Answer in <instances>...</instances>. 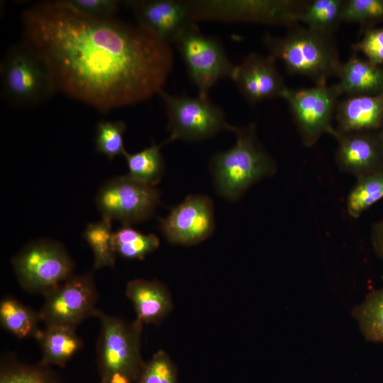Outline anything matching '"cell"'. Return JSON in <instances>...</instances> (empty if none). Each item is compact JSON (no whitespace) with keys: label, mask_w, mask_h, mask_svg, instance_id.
Wrapping results in <instances>:
<instances>
[{"label":"cell","mask_w":383,"mask_h":383,"mask_svg":"<svg viewBox=\"0 0 383 383\" xmlns=\"http://www.w3.org/2000/svg\"><path fill=\"white\" fill-rule=\"evenodd\" d=\"M23 42L46 62L57 91L100 112L135 105L163 90L170 44L141 25L43 1L21 14Z\"/></svg>","instance_id":"6da1fadb"},{"label":"cell","mask_w":383,"mask_h":383,"mask_svg":"<svg viewBox=\"0 0 383 383\" xmlns=\"http://www.w3.org/2000/svg\"><path fill=\"white\" fill-rule=\"evenodd\" d=\"M292 27L282 37L264 36L269 55L279 60L288 72L309 77L316 84H327L330 78L338 77L343 62L332 36L307 27Z\"/></svg>","instance_id":"7a4b0ae2"},{"label":"cell","mask_w":383,"mask_h":383,"mask_svg":"<svg viewBox=\"0 0 383 383\" xmlns=\"http://www.w3.org/2000/svg\"><path fill=\"white\" fill-rule=\"evenodd\" d=\"M235 142L228 150L216 153L211 168L217 191L223 197L236 199L250 185L274 173L275 162L260 144L255 125L232 126Z\"/></svg>","instance_id":"3957f363"},{"label":"cell","mask_w":383,"mask_h":383,"mask_svg":"<svg viewBox=\"0 0 383 383\" xmlns=\"http://www.w3.org/2000/svg\"><path fill=\"white\" fill-rule=\"evenodd\" d=\"M100 321L97 342V367L101 381L135 383L143 367L140 335L143 324L127 322L97 309Z\"/></svg>","instance_id":"277c9868"},{"label":"cell","mask_w":383,"mask_h":383,"mask_svg":"<svg viewBox=\"0 0 383 383\" xmlns=\"http://www.w3.org/2000/svg\"><path fill=\"white\" fill-rule=\"evenodd\" d=\"M1 94L15 107L39 105L57 91L50 70L23 41L9 48L0 65Z\"/></svg>","instance_id":"5b68a950"},{"label":"cell","mask_w":383,"mask_h":383,"mask_svg":"<svg viewBox=\"0 0 383 383\" xmlns=\"http://www.w3.org/2000/svg\"><path fill=\"white\" fill-rule=\"evenodd\" d=\"M190 20L294 26L306 1L294 0L187 1Z\"/></svg>","instance_id":"8992f818"},{"label":"cell","mask_w":383,"mask_h":383,"mask_svg":"<svg viewBox=\"0 0 383 383\" xmlns=\"http://www.w3.org/2000/svg\"><path fill=\"white\" fill-rule=\"evenodd\" d=\"M12 265L24 290L43 295L73 276L74 269L66 249L49 239L27 245L13 258Z\"/></svg>","instance_id":"52a82bcc"},{"label":"cell","mask_w":383,"mask_h":383,"mask_svg":"<svg viewBox=\"0 0 383 383\" xmlns=\"http://www.w3.org/2000/svg\"><path fill=\"white\" fill-rule=\"evenodd\" d=\"M159 95L165 106L170 133L166 143L175 140H203L232 127L223 110L208 97L171 95L164 90Z\"/></svg>","instance_id":"ba28073f"},{"label":"cell","mask_w":383,"mask_h":383,"mask_svg":"<svg viewBox=\"0 0 383 383\" xmlns=\"http://www.w3.org/2000/svg\"><path fill=\"white\" fill-rule=\"evenodd\" d=\"M198 96L207 98L209 90L221 79L231 77L235 67L221 44L204 35L195 22L189 23L174 42Z\"/></svg>","instance_id":"9c48e42d"},{"label":"cell","mask_w":383,"mask_h":383,"mask_svg":"<svg viewBox=\"0 0 383 383\" xmlns=\"http://www.w3.org/2000/svg\"><path fill=\"white\" fill-rule=\"evenodd\" d=\"M95 201L102 218L129 226L153 215L160 202V193L155 187L127 174L106 181L99 188Z\"/></svg>","instance_id":"30bf717a"},{"label":"cell","mask_w":383,"mask_h":383,"mask_svg":"<svg viewBox=\"0 0 383 383\" xmlns=\"http://www.w3.org/2000/svg\"><path fill=\"white\" fill-rule=\"evenodd\" d=\"M340 96L335 84L302 89L287 87L284 91L281 97L287 102L306 146H313L325 133L331 135L335 129L331 119Z\"/></svg>","instance_id":"8fae6325"},{"label":"cell","mask_w":383,"mask_h":383,"mask_svg":"<svg viewBox=\"0 0 383 383\" xmlns=\"http://www.w3.org/2000/svg\"><path fill=\"white\" fill-rule=\"evenodd\" d=\"M44 296L38 313L45 326L76 328L97 310L98 292L92 271L72 276Z\"/></svg>","instance_id":"7c38bea8"},{"label":"cell","mask_w":383,"mask_h":383,"mask_svg":"<svg viewBox=\"0 0 383 383\" xmlns=\"http://www.w3.org/2000/svg\"><path fill=\"white\" fill-rule=\"evenodd\" d=\"M213 204L204 195L188 196L160 219V229L172 244L190 245L209 238L214 229Z\"/></svg>","instance_id":"4fadbf2b"},{"label":"cell","mask_w":383,"mask_h":383,"mask_svg":"<svg viewBox=\"0 0 383 383\" xmlns=\"http://www.w3.org/2000/svg\"><path fill=\"white\" fill-rule=\"evenodd\" d=\"M243 97L255 105L274 97H281L287 87L270 55L250 53L235 65L230 77Z\"/></svg>","instance_id":"5bb4252c"},{"label":"cell","mask_w":383,"mask_h":383,"mask_svg":"<svg viewBox=\"0 0 383 383\" xmlns=\"http://www.w3.org/2000/svg\"><path fill=\"white\" fill-rule=\"evenodd\" d=\"M337 140L339 168L357 178L383 170V150L379 133L370 131L331 133Z\"/></svg>","instance_id":"9a60e30c"},{"label":"cell","mask_w":383,"mask_h":383,"mask_svg":"<svg viewBox=\"0 0 383 383\" xmlns=\"http://www.w3.org/2000/svg\"><path fill=\"white\" fill-rule=\"evenodd\" d=\"M126 4L132 9L138 24L161 40L174 43L191 22L187 1L134 0Z\"/></svg>","instance_id":"2e32d148"},{"label":"cell","mask_w":383,"mask_h":383,"mask_svg":"<svg viewBox=\"0 0 383 383\" xmlns=\"http://www.w3.org/2000/svg\"><path fill=\"white\" fill-rule=\"evenodd\" d=\"M338 126L340 132H364L383 126V93L347 96L338 103Z\"/></svg>","instance_id":"e0dca14e"},{"label":"cell","mask_w":383,"mask_h":383,"mask_svg":"<svg viewBox=\"0 0 383 383\" xmlns=\"http://www.w3.org/2000/svg\"><path fill=\"white\" fill-rule=\"evenodd\" d=\"M126 295L133 304L136 320L142 324L157 323L172 309L170 292L157 280H131L126 284Z\"/></svg>","instance_id":"ac0fdd59"},{"label":"cell","mask_w":383,"mask_h":383,"mask_svg":"<svg viewBox=\"0 0 383 383\" xmlns=\"http://www.w3.org/2000/svg\"><path fill=\"white\" fill-rule=\"evenodd\" d=\"M336 86L340 95H376L383 93V65H376L355 55L343 62Z\"/></svg>","instance_id":"d6986e66"},{"label":"cell","mask_w":383,"mask_h":383,"mask_svg":"<svg viewBox=\"0 0 383 383\" xmlns=\"http://www.w3.org/2000/svg\"><path fill=\"white\" fill-rule=\"evenodd\" d=\"M34 338L42 353L39 363L45 366L65 367L83 345L76 328L63 326H45Z\"/></svg>","instance_id":"ffe728a7"},{"label":"cell","mask_w":383,"mask_h":383,"mask_svg":"<svg viewBox=\"0 0 383 383\" xmlns=\"http://www.w3.org/2000/svg\"><path fill=\"white\" fill-rule=\"evenodd\" d=\"M38 312L17 299L6 296L0 302V322L9 333L18 338L35 337L40 330Z\"/></svg>","instance_id":"44dd1931"},{"label":"cell","mask_w":383,"mask_h":383,"mask_svg":"<svg viewBox=\"0 0 383 383\" xmlns=\"http://www.w3.org/2000/svg\"><path fill=\"white\" fill-rule=\"evenodd\" d=\"M345 0H313L306 1L299 22L321 34L332 36L342 21Z\"/></svg>","instance_id":"7402d4cb"},{"label":"cell","mask_w":383,"mask_h":383,"mask_svg":"<svg viewBox=\"0 0 383 383\" xmlns=\"http://www.w3.org/2000/svg\"><path fill=\"white\" fill-rule=\"evenodd\" d=\"M162 144L150 146L131 154L127 151L123 156L128 167V175L132 178L155 187L160 180L165 170L161 153Z\"/></svg>","instance_id":"603a6c76"},{"label":"cell","mask_w":383,"mask_h":383,"mask_svg":"<svg viewBox=\"0 0 383 383\" xmlns=\"http://www.w3.org/2000/svg\"><path fill=\"white\" fill-rule=\"evenodd\" d=\"M353 316L366 340L383 343V287L370 292Z\"/></svg>","instance_id":"cb8c5ba5"},{"label":"cell","mask_w":383,"mask_h":383,"mask_svg":"<svg viewBox=\"0 0 383 383\" xmlns=\"http://www.w3.org/2000/svg\"><path fill=\"white\" fill-rule=\"evenodd\" d=\"M383 198V170L357 178L346 200L348 214L353 218Z\"/></svg>","instance_id":"d4e9b609"},{"label":"cell","mask_w":383,"mask_h":383,"mask_svg":"<svg viewBox=\"0 0 383 383\" xmlns=\"http://www.w3.org/2000/svg\"><path fill=\"white\" fill-rule=\"evenodd\" d=\"M113 244L116 255L130 260H143L157 249L160 240L154 234H143L130 226L113 232Z\"/></svg>","instance_id":"484cf974"},{"label":"cell","mask_w":383,"mask_h":383,"mask_svg":"<svg viewBox=\"0 0 383 383\" xmlns=\"http://www.w3.org/2000/svg\"><path fill=\"white\" fill-rule=\"evenodd\" d=\"M113 235L111 221L107 219L87 226L83 236L92 250L94 269L114 266L116 253Z\"/></svg>","instance_id":"4316f807"},{"label":"cell","mask_w":383,"mask_h":383,"mask_svg":"<svg viewBox=\"0 0 383 383\" xmlns=\"http://www.w3.org/2000/svg\"><path fill=\"white\" fill-rule=\"evenodd\" d=\"M45 366L18 362L11 356L1 361L0 383H60L54 372Z\"/></svg>","instance_id":"83f0119b"},{"label":"cell","mask_w":383,"mask_h":383,"mask_svg":"<svg viewBox=\"0 0 383 383\" xmlns=\"http://www.w3.org/2000/svg\"><path fill=\"white\" fill-rule=\"evenodd\" d=\"M126 125L123 121H101L96 127L94 143L96 151L112 160L126 152L123 135Z\"/></svg>","instance_id":"f1b7e54d"},{"label":"cell","mask_w":383,"mask_h":383,"mask_svg":"<svg viewBox=\"0 0 383 383\" xmlns=\"http://www.w3.org/2000/svg\"><path fill=\"white\" fill-rule=\"evenodd\" d=\"M135 383H177V367L164 350H159L145 362Z\"/></svg>","instance_id":"f546056e"},{"label":"cell","mask_w":383,"mask_h":383,"mask_svg":"<svg viewBox=\"0 0 383 383\" xmlns=\"http://www.w3.org/2000/svg\"><path fill=\"white\" fill-rule=\"evenodd\" d=\"M383 20V0H345L342 21L365 24Z\"/></svg>","instance_id":"4dcf8cb0"},{"label":"cell","mask_w":383,"mask_h":383,"mask_svg":"<svg viewBox=\"0 0 383 383\" xmlns=\"http://www.w3.org/2000/svg\"><path fill=\"white\" fill-rule=\"evenodd\" d=\"M353 50L362 52L372 64L383 65V27L367 29Z\"/></svg>","instance_id":"1f68e13d"},{"label":"cell","mask_w":383,"mask_h":383,"mask_svg":"<svg viewBox=\"0 0 383 383\" xmlns=\"http://www.w3.org/2000/svg\"><path fill=\"white\" fill-rule=\"evenodd\" d=\"M75 9L99 17H114L121 1L116 0H65Z\"/></svg>","instance_id":"d6a6232c"},{"label":"cell","mask_w":383,"mask_h":383,"mask_svg":"<svg viewBox=\"0 0 383 383\" xmlns=\"http://www.w3.org/2000/svg\"><path fill=\"white\" fill-rule=\"evenodd\" d=\"M371 240L376 254L383 260V219L373 225Z\"/></svg>","instance_id":"836d02e7"},{"label":"cell","mask_w":383,"mask_h":383,"mask_svg":"<svg viewBox=\"0 0 383 383\" xmlns=\"http://www.w3.org/2000/svg\"><path fill=\"white\" fill-rule=\"evenodd\" d=\"M379 138H380V141H381V144H382V147L383 150V126L381 128V131L379 133Z\"/></svg>","instance_id":"e575fe53"},{"label":"cell","mask_w":383,"mask_h":383,"mask_svg":"<svg viewBox=\"0 0 383 383\" xmlns=\"http://www.w3.org/2000/svg\"><path fill=\"white\" fill-rule=\"evenodd\" d=\"M100 383H111V382H104V381H101Z\"/></svg>","instance_id":"d590c367"}]
</instances>
